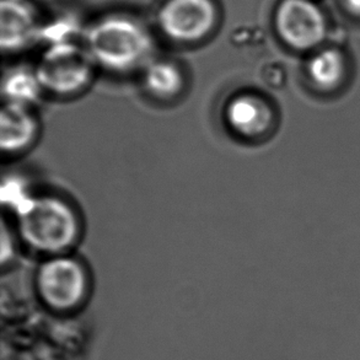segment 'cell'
<instances>
[{
	"instance_id": "cell-10",
	"label": "cell",
	"mask_w": 360,
	"mask_h": 360,
	"mask_svg": "<svg viewBox=\"0 0 360 360\" xmlns=\"http://www.w3.org/2000/svg\"><path fill=\"white\" fill-rule=\"evenodd\" d=\"M185 74L179 64L170 59H151L141 70V85L159 101L175 100L185 89Z\"/></svg>"
},
{
	"instance_id": "cell-15",
	"label": "cell",
	"mask_w": 360,
	"mask_h": 360,
	"mask_svg": "<svg viewBox=\"0 0 360 360\" xmlns=\"http://www.w3.org/2000/svg\"><path fill=\"white\" fill-rule=\"evenodd\" d=\"M346 4L352 13L360 15V0H346Z\"/></svg>"
},
{
	"instance_id": "cell-11",
	"label": "cell",
	"mask_w": 360,
	"mask_h": 360,
	"mask_svg": "<svg viewBox=\"0 0 360 360\" xmlns=\"http://www.w3.org/2000/svg\"><path fill=\"white\" fill-rule=\"evenodd\" d=\"M307 72L317 90L325 93L336 91L346 80V59L338 49H322L309 60Z\"/></svg>"
},
{
	"instance_id": "cell-5",
	"label": "cell",
	"mask_w": 360,
	"mask_h": 360,
	"mask_svg": "<svg viewBox=\"0 0 360 360\" xmlns=\"http://www.w3.org/2000/svg\"><path fill=\"white\" fill-rule=\"evenodd\" d=\"M219 22L215 0H165L156 13V25L162 36L175 44H198Z\"/></svg>"
},
{
	"instance_id": "cell-2",
	"label": "cell",
	"mask_w": 360,
	"mask_h": 360,
	"mask_svg": "<svg viewBox=\"0 0 360 360\" xmlns=\"http://www.w3.org/2000/svg\"><path fill=\"white\" fill-rule=\"evenodd\" d=\"M15 215L20 238L34 252L49 257L64 255L78 243V213L58 195H32Z\"/></svg>"
},
{
	"instance_id": "cell-3",
	"label": "cell",
	"mask_w": 360,
	"mask_h": 360,
	"mask_svg": "<svg viewBox=\"0 0 360 360\" xmlns=\"http://www.w3.org/2000/svg\"><path fill=\"white\" fill-rule=\"evenodd\" d=\"M95 64L84 46L74 41L49 44L34 68L44 91L56 96H73L88 88Z\"/></svg>"
},
{
	"instance_id": "cell-14",
	"label": "cell",
	"mask_w": 360,
	"mask_h": 360,
	"mask_svg": "<svg viewBox=\"0 0 360 360\" xmlns=\"http://www.w3.org/2000/svg\"><path fill=\"white\" fill-rule=\"evenodd\" d=\"M263 83L266 84L269 88H278L283 83V70L278 68L276 64H269L261 73Z\"/></svg>"
},
{
	"instance_id": "cell-6",
	"label": "cell",
	"mask_w": 360,
	"mask_h": 360,
	"mask_svg": "<svg viewBox=\"0 0 360 360\" xmlns=\"http://www.w3.org/2000/svg\"><path fill=\"white\" fill-rule=\"evenodd\" d=\"M274 26L283 42L297 51L315 49L326 34L323 14L310 0H282Z\"/></svg>"
},
{
	"instance_id": "cell-13",
	"label": "cell",
	"mask_w": 360,
	"mask_h": 360,
	"mask_svg": "<svg viewBox=\"0 0 360 360\" xmlns=\"http://www.w3.org/2000/svg\"><path fill=\"white\" fill-rule=\"evenodd\" d=\"M31 197L32 195L27 190V186L20 180V177H5L1 187V198L9 210L16 213Z\"/></svg>"
},
{
	"instance_id": "cell-8",
	"label": "cell",
	"mask_w": 360,
	"mask_h": 360,
	"mask_svg": "<svg viewBox=\"0 0 360 360\" xmlns=\"http://www.w3.org/2000/svg\"><path fill=\"white\" fill-rule=\"evenodd\" d=\"M42 31L39 11L31 0H1L0 47L4 53L27 49Z\"/></svg>"
},
{
	"instance_id": "cell-12",
	"label": "cell",
	"mask_w": 360,
	"mask_h": 360,
	"mask_svg": "<svg viewBox=\"0 0 360 360\" xmlns=\"http://www.w3.org/2000/svg\"><path fill=\"white\" fill-rule=\"evenodd\" d=\"M44 89L41 86L34 69L18 65L5 72L1 82L4 103H18L30 108L39 101Z\"/></svg>"
},
{
	"instance_id": "cell-1",
	"label": "cell",
	"mask_w": 360,
	"mask_h": 360,
	"mask_svg": "<svg viewBox=\"0 0 360 360\" xmlns=\"http://www.w3.org/2000/svg\"><path fill=\"white\" fill-rule=\"evenodd\" d=\"M83 46L95 65L111 73H131L151 60L154 37L141 20L112 13L89 25L83 32Z\"/></svg>"
},
{
	"instance_id": "cell-4",
	"label": "cell",
	"mask_w": 360,
	"mask_h": 360,
	"mask_svg": "<svg viewBox=\"0 0 360 360\" xmlns=\"http://www.w3.org/2000/svg\"><path fill=\"white\" fill-rule=\"evenodd\" d=\"M36 288L47 307L67 311L79 307L86 297L88 273L74 256L67 253L51 256L36 272Z\"/></svg>"
},
{
	"instance_id": "cell-7",
	"label": "cell",
	"mask_w": 360,
	"mask_h": 360,
	"mask_svg": "<svg viewBox=\"0 0 360 360\" xmlns=\"http://www.w3.org/2000/svg\"><path fill=\"white\" fill-rule=\"evenodd\" d=\"M225 127L245 141H257L267 136L276 123L272 105L259 94L240 91L225 103Z\"/></svg>"
},
{
	"instance_id": "cell-9",
	"label": "cell",
	"mask_w": 360,
	"mask_h": 360,
	"mask_svg": "<svg viewBox=\"0 0 360 360\" xmlns=\"http://www.w3.org/2000/svg\"><path fill=\"white\" fill-rule=\"evenodd\" d=\"M39 134V122L31 108L4 103L0 117V148L4 154H18L32 146Z\"/></svg>"
}]
</instances>
